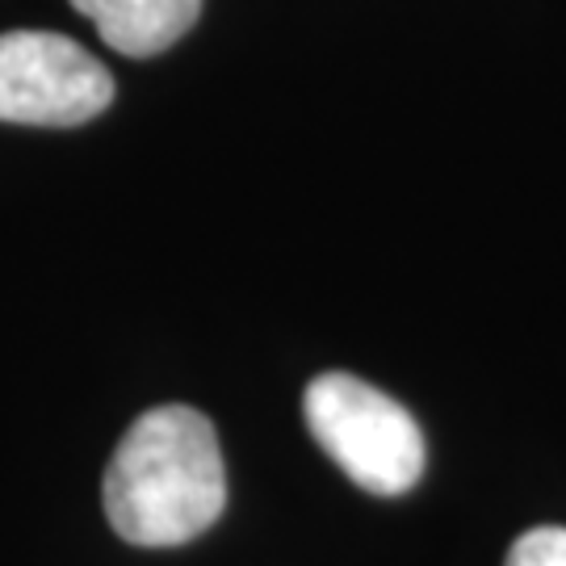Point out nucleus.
I'll use <instances>...</instances> for the list:
<instances>
[{
    "label": "nucleus",
    "instance_id": "f257e3e1",
    "mask_svg": "<svg viewBox=\"0 0 566 566\" xmlns=\"http://www.w3.org/2000/svg\"><path fill=\"white\" fill-rule=\"evenodd\" d=\"M105 516L122 542L143 549L202 537L227 507V470L214 424L198 407L143 411L105 470Z\"/></svg>",
    "mask_w": 566,
    "mask_h": 566
},
{
    "label": "nucleus",
    "instance_id": "f03ea898",
    "mask_svg": "<svg viewBox=\"0 0 566 566\" xmlns=\"http://www.w3.org/2000/svg\"><path fill=\"white\" fill-rule=\"evenodd\" d=\"M306 428L332 462L369 495H403L424 474V432L386 390L353 374H319L306 386Z\"/></svg>",
    "mask_w": 566,
    "mask_h": 566
},
{
    "label": "nucleus",
    "instance_id": "7ed1b4c3",
    "mask_svg": "<svg viewBox=\"0 0 566 566\" xmlns=\"http://www.w3.org/2000/svg\"><path fill=\"white\" fill-rule=\"evenodd\" d=\"M114 102V76L81 42L51 30L0 34V122L84 126Z\"/></svg>",
    "mask_w": 566,
    "mask_h": 566
},
{
    "label": "nucleus",
    "instance_id": "20e7f679",
    "mask_svg": "<svg viewBox=\"0 0 566 566\" xmlns=\"http://www.w3.org/2000/svg\"><path fill=\"white\" fill-rule=\"evenodd\" d=\"M72 9L97 25L105 46L130 60H147L193 30L202 0H72Z\"/></svg>",
    "mask_w": 566,
    "mask_h": 566
},
{
    "label": "nucleus",
    "instance_id": "39448f33",
    "mask_svg": "<svg viewBox=\"0 0 566 566\" xmlns=\"http://www.w3.org/2000/svg\"><path fill=\"white\" fill-rule=\"evenodd\" d=\"M504 566H566V528L563 525L528 528L525 537L512 542Z\"/></svg>",
    "mask_w": 566,
    "mask_h": 566
}]
</instances>
